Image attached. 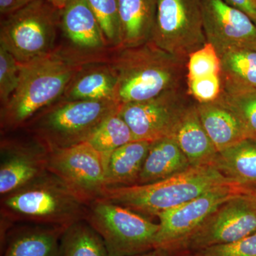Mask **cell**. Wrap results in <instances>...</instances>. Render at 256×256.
<instances>
[{
    "mask_svg": "<svg viewBox=\"0 0 256 256\" xmlns=\"http://www.w3.org/2000/svg\"><path fill=\"white\" fill-rule=\"evenodd\" d=\"M186 80L220 75V58L214 47L207 43L188 55L186 60Z\"/></svg>",
    "mask_w": 256,
    "mask_h": 256,
    "instance_id": "cell-28",
    "label": "cell"
},
{
    "mask_svg": "<svg viewBox=\"0 0 256 256\" xmlns=\"http://www.w3.org/2000/svg\"><path fill=\"white\" fill-rule=\"evenodd\" d=\"M202 3V0H158L150 42L183 58L204 46Z\"/></svg>",
    "mask_w": 256,
    "mask_h": 256,
    "instance_id": "cell-8",
    "label": "cell"
},
{
    "mask_svg": "<svg viewBox=\"0 0 256 256\" xmlns=\"http://www.w3.org/2000/svg\"><path fill=\"white\" fill-rule=\"evenodd\" d=\"M172 138L178 143L192 166L212 164L218 153L202 126L196 102L184 114Z\"/></svg>",
    "mask_w": 256,
    "mask_h": 256,
    "instance_id": "cell-21",
    "label": "cell"
},
{
    "mask_svg": "<svg viewBox=\"0 0 256 256\" xmlns=\"http://www.w3.org/2000/svg\"><path fill=\"white\" fill-rule=\"evenodd\" d=\"M92 62L97 60L60 47L38 60L20 64L18 88L0 110L1 134L22 129L36 114L57 102L76 74Z\"/></svg>",
    "mask_w": 256,
    "mask_h": 256,
    "instance_id": "cell-1",
    "label": "cell"
},
{
    "mask_svg": "<svg viewBox=\"0 0 256 256\" xmlns=\"http://www.w3.org/2000/svg\"><path fill=\"white\" fill-rule=\"evenodd\" d=\"M197 256H256V232L236 242L197 252Z\"/></svg>",
    "mask_w": 256,
    "mask_h": 256,
    "instance_id": "cell-32",
    "label": "cell"
},
{
    "mask_svg": "<svg viewBox=\"0 0 256 256\" xmlns=\"http://www.w3.org/2000/svg\"><path fill=\"white\" fill-rule=\"evenodd\" d=\"M188 158L172 137L152 142L138 184L166 180L191 168Z\"/></svg>",
    "mask_w": 256,
    "mask_h": 256,
    "instance_id": "cell-22",
    "label": "cell"
},
{
    "mask_svg": "<svg viewBox=\"0 0 256 256\" xmlns=\"http://www.w3.org/2000/svg\"><path fill=\"white\" fill-rule=\"evenodd\" d=\"M109 153H101L88 142L50 150L47 170L89 204L102 198L107 190Z\"/></svg>",
    "mask_w": 256,
    "mask_h": 256,
    "instance_id": "cell-9",
    "label": "cell"
},
{
    "mask_svg": "<svg viewBox=\"0 0 256 256\" xmlns=\"http://www.w3.org/2000/svg\"><path fill=\"white\" fill-rule=\"evenodd\" d=\"M60 10L47 0H34L1 16L0 45L20 64H26L56 50Z\"/></svg>",
    "mask_w": 256,
    "mask_h": 256,
    "instance_id": "cell-6",
    "label": "cell"
},
{
    "mask_svg": "<svg viewBox=\"0 0 256 256\" xmlns=\"http://www.w3.org/2000/svg\"><path fill=\"white\" fill-rule=\"evenodd\" d=\"M218 100L238 118L249 138L256 139V88L223 90Z\"/></svg>",
    "mask_w": 256,
    "mask_h": 256,
    "instance_id": "cell-27",
    "label": "cell"
},
{
    "mask_svg": "<svg viewBox=\"0 0 256 256\" xmlns=\"http://www.w3.org/2000/svg\"><path fill=\"white\" fill-rule=\"evenodd\" d=\"M47 1L52 5H54L57 9L62 10L72 0H47Z\"/></svg>",
    "mask_w": 256,
    "mask_h": 256,
    "instance_id": "cell-36",
    "label": "cell"
},
{
    "mask_svg": "<svg viewBox=\"0 0 256 256\" xmlns=\"http://www.w3.org/2000/svg\"><path fill=\"white\" fill-rule=\"evenodd\" d=\"M6 137L0 142V195L14 192L44 174L50 150L36 138Z\"/></svg>",
    "mask_w": 256,
    "mask_h": 256,
    "instance_id": "cell-14",
    "label": "cell"
},
{
    "mask_svg": "<svg viewBox=\"0 0 256 256\" xmlns=\"http://www.w3.org/2000/svg\"><path fill=\"white\" fill-rule=\"evenodd\" d=\"M254 196H256V192H255V193L254 194Z\"/></svg>",
    "mask_w": 256,
    "mask_h": 256,
    "instance_id": "cell-37",
    "label": "cell"
},
{
    "mask_svg": "<svg viewBox=\"0 0 256 256\" xmlns=\"http://www.w3.org/2000/svg\"><path fill=\"white\" fill-rule=\"evenodd\" d=\"M32 224L9 232L2 256H58L66 227Z\"/></svg>",
    "mask_w": 256,
    "mask_h": 256,
    "instance_id": "cell-19",
    "label": "cell"
},
{
    "mask_svg": "<svg viewBox=\"0 0 256 256\" xmlns=\"http://www.w3.org/2000/svg\"><path fill=\"white\" fill-rule=\"evenodd\" d=\"M85 220L105 242L109 256H132L156 248L159 224L120 205L98 198L89 204Z\"/></svg>",
    "mask_w": 256,
    "mask_h": 256,
    "instance_id": "cell-7",
    "label": "cell"
},
{
    "mask_svg": "<svg viewBox=\"0 0 256 256\" xmlns=\"http://www.w3.org/2000/svg\"><path fill=\"white\" fill-rule=\"evenodd\" d=\"M88 205L54 174L47 171L22 188L1 196L0 215L14 225L28 222L67 227L85 220Z\"/></svg>",
    "mask_w": 256,
    "mask_h": 256,
    "instance_id": "cell-3",
    "label": "cell"
},
{
    "mask_svg": "<svg viewBox=\"0 0 256 256\" xmlns=\"http://www.w3.org/2000/svg\"><path fill=\"white\" fill-rule=\"evenodd\" d=\"M256 232V196L239 193L220 205L180 250L200 252L236 242Z\"/></svg>",
    "mask_w": 256,
    "mask_h": 256,
    "instance_id": "cell-11",
    "label": "cell"
},
{
    "mask_svg": "<svg viewBox=\"0 0 256 256\" xmlns=\"http://www.w3.org/2000/svg\"><path fill=\"white\" fill-rule=\"evenodd\" d=\"M20 64L14 56L0 45V102L8 104L20 80Z\"/></svg>",
    "mask_w": 256,
    "mask_h": 256,
    "instance_id": "cell-30",
    "label": "cell"
},
{
    "mask_svg": "<svg viewBox=\"0 0 256 256\" xmlns=\"http://www.w3.org/2000/svg\"><path fill=\"white\" fill-rule=\"evenodd\" d=\"M245 193L256 192V139L247 138L218 152L212 164Z\"/></svg>",
    "mask_w": 256,
    "mask_h": 256,
    "instance_id": "cell-18",
    "label": "cell"
},
{
    "mask_svg": "<svg viewBox=\"0 0 256 256\" xmlns=\"http://www.w3.org/2000/svg\"><path fill=\"white\" fill-rule=\"evenodd\" d=\"M255 2H256V0H255Z\"/></svg>",
    "mask_w": 256,
    "mask_h": 256,
    "instance_id": "cell-38",
    "label": "cell"
},
{
    "mask_svg": "<svg viewBox=\"0 0 256 256\" xmlns=\"http://www.w3.org/2000/svg\"><path fill=\"white\" fill-rule=\"evenodd\" d=\"M34 0H0V14L5 16L21 9Z\"/></svg>",
    "mask_w": 256,
    "mask_h": 256,
    "instance_id": "cell-34",
    "label": "cell"
},
{
    "mask_svg": "<svg viewBox=\"0 0 256 256\" xmlns=\"http://www.w3.org/2000/svg\"><path fill=\"white\" fill-rule=\"evenodd\" d=\"M194 102L188 94L186 84L149 100L121 106L119 114L130 128L134 140L153 142L172 137Z\"/></svg>",
    "mask_w": 256,
    "mask_h": 256,
    "instance_id": "cell-10",
    "label": "cell"
},
{
    "mask_svg": "<svg viewBox=\"0 0 256 256\" xmlns=\"http://www.w3.org/2000/svg\"><path fill=\"white\" fill-rule=\"evenodd\" d=\"M119 111L106 118L87 141L96 150L108 154L134 140L130 128Z\"/></svg>",
    "mask_w": 256,
    "mask_h": 256,
    "instance_id": "cell-26",
    "label": "cell"
},
{
    "mask_svg": "<svg viewBox=\"0 0 256 256\" xmlns=\"http://www.w3.org/2000/svg\"><path fill=\"white\" fill-rule=\"evenodd\" d=\"M197 256L196 255V256Z\"/></svg>",
    "mask_w": 256,
    "mask_h": 256,
    "instance_id": "cell-39",
    "label": "cell"
},
{
    "mask_svg": "<svg viewBox=\"0 0 256 256\" xmlns=\"http://www.w3.org/2000/svg\"><path fill=\"white\" fill-rule=\"evenodd\" d=\"M120 107L112 100H58L36 114L22 129L50 151L62 149L86 142Z\"/></svg>",
    "mask_w": 256,
    "mask_h": 256,
    "instance_id": "cell-5",
    "label": "cell"
},
{
    "mask_svg": "<svg viewBox=\"0 0 256 256\" xmlns=\"http://www.w3.org/2000/svg\"><path fill=\"white\" fill-rule=\"evenodd\" d=\"M206 41L220 56L230 50H256V24L246 13L224 0H202Z\"/></svg>",
    "mask_w": 256,
    "mask_h": 256,
    "instance_id": "cell-13",
    "label": "cell"
},
{
    "mask_svg": "<svg viewBox=\"0 0 256 256\" xmlns=\"http://www.w3.org/2000/svg\"><path fill=\"white\" fill-rule=\"evenodd\" d=\"M100 23L106 41L112 50L119 46L118 0H86Z\"/></svg>",
    "mask_w": 256,
    "mask_h": 256,
    "instance_id": "cell-29",
    "label": "cell"
},
{
    "mask_svg": "<svg viewBox=\"0 0 256 256\" xmlns=\"http://www.w3.org/2000/svg\"><path fill=\"white\" fill-rule=\"evenodd\" d=\"M186 90L196 104H207L218 100L223 92L222 75L186 80Z\"/></svg>",
    "mask_w": 256,
    "mask_h": 256,
    "instance_id": "cell-31",
    "label": "cell"
},
{
    "mask_svg": "<svg viewBox=\"0 0 256 256\" xmlns=\"http://www.w3.org/2000/svg\"><path fill=\"white\" fill-rule=\"evenodd\" d=\"M60 28L78 54L102 60L110 48L95 13L86 0H72L60 10Z\"/></svg>",
    "mask_w": 256,
    "mask_h": 256,
    "instance_id": "cell-15",
    "label": "cell"
},
{
    "mask_svg": "<svg viewBox=\"0 0 256 256\" xmlns=\"http://www.w3.org/2000/svg\"><path fill=\"white\" fill-rule=\"evenodd\" d=\"M114 50L107 60L117 74L114 99L120 106L186 86L188 58L172 54L151 42Z\"/></svg>",
    "mask_w": 256,
    "mask_h": 256,
    "instance_id": "cell-2",
    "label": "cell"
},
{
    "mask_svg": "<svg viewBox=\"0 0 256 256\" xmlns=\"http://www.w3.org/2000/svg\"><path fill=\"white\" fill-rule=\"evenodd\" d=\"M220 58L223 90L256 88V50H230Z\"/></svg>",
    "mask_w": 256,
    "mask_h": 256,
    "instance_id": "cell-24",
    "label": "cell"
},
{
    "mask_svg": "<svg viewBox=\"0 0 256 256\" xmlns=\"http://www.w3.org/2000/svg\"><path fill=\"white\" fill-rule=\"evenodd\" d=\"M226 185L234 184L213 165H203L192 166L182 173L154 183L107 188L100 198L142 216H156L161 212Z\"/></svg>",
    "mask_w": 256,
    "mask_h": 256,
    "instance_id": "cell-4",
    "label": "cell"
},
{
    "mask_svg": "<svg viewBox=\"0 0 256 256\" xmlns=\"http://www.w3.org/2000/svg\"><path fill=\"white\" fill-rule=\"evenodd\" d=\"M239 193H245L234 185L220 186L194 200L156 215L159 228L156 237V248L174 252L196 232L205 220L220 205Z\"/></svg>",
    "mask_w": 256,
    "mask_h": 256,
    "instance_id": "cell-12",
    "label": "cell"
},
{
    "mask_svg": "<svg viewBox=\"0 0 256 256\" xmlns=\"http://www.w3.org/2000/svg\"><path fill=\"white\" fill-rule=\"evenodd\" d=\"M152 142L133 140L109 153L107 164V188L137 185Z\"/></svg>",
    "mask_w": 256,
    "mask_h": 256,
    "instance_id": "cell-23",
    "label": "cell"
},
{
    "mask_svg": "<svg viewBox=\"0 0 256 256\" xmlns=\"http://www.w3.org/2000/svg\"><path fill=\"white\" fill-rule=\"evenodd\" d=\"M58 256H109L100 234L82 220L65 228L60 242Z\"/></svg>",
    "mask_w": 256,
    "mask_h": 256,
    "instance_id": "cell-25",
    "label": "cell"
},
{
    "mask_svg": "<svg viewBox=\"0 0 256 256\" xmlns=\"http://www.w3.org/2000/svg\"><path fill=\"white\" fill-rule=\"evenodd\" d=\"M227 4L246 13L256 24V2L255 0H224Z\"/></svg>",
    "mask_w": 256,
    "mask_h": 256,
    "instance_id": "cell-33",
    "label": "cell"
},
{
    "mask_svg": "<svg viewBox=\"0 0 256 256\" xmlns=\"http://www.w3.org/2000/svg\"><path fill=\"white\" fill-rule=\"evenodd\" d=\"M196 108L202 126L218 152L249 138L238 118L220 100L196 104Z\"/></svg>",
    "mask_w": 256,
    "mask_h": 256,
    "instance_id": "cell-20",
    "label": "cell"
},
{
    "mask_svg": "<svg viewBox=\"0 0 256 256\" xmlns=\"http://www.w3.org/2000/svg\"><path fill=\"white\" fill-rule=\"evenodd\" d=\"M117 80L107 60L90 62L76 74L58 100L116 101Z\"/></svg>",
    "mask_w": 256,
    "mask_h": 256,
    "instance_id": "cell-16",
    "label": "cell"
},
{
    "mask_svg": "<svg viewBox=\"0 0 256 256\" xmlns=\"http://www.w3.org/2000/svg\"><path fill=\"white\" fill-rule=\"evenodd\" d=\"M158 0H118V48L140 46L150 41Z\"/></svg>",
    "mask_w": 256,
    "mask_h": 256,
    "instance_id": "cell-17",
    "label": "cell"
},
{
    "mask_svg": "<svg viewBox=\"0 0 256 256\" xmlns=\"http://www.w3.org/2000/svg\"><path fill=\"white\" fill-rule=\"evenodd\" d=\"M173 252L162 248H154L152 250L132 256H172Z\"/></svg>",
    "mask_w": 256,
    "mask_h": 256,
    "instance_id": "cell-35",
    "label": "cell"
}]
</instances>
